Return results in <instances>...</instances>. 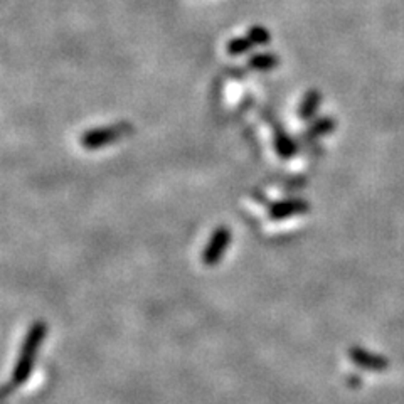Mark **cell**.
<instances>
[{"label":"cell","instance_id":"obj_1","mask_svg":"<svg viewBox=\"0 0 404 404\" xmlns=\"http://www.w3.org/2000/svg\"><path fill=\"white\" fill-rule=\"evenodd\" d=\"M47 335V325L42 320L32 323L29 332L25 333V339L22 342L19 357H17V364L12 372V384L20 386L29 379L30 372H32L34 362H36L37 350L41 349L44 339Z\"/></svg>","mask_w":404,"mask_h":404},{"label":"cell","instance_id":"obj_2","mask_svg":"<svg viewBox=\"0 0 404 404\" xmlns=\"http://www.w3.org/2000/svg\"><path fill=\"white\" fill-rule=\"evenodd\" d=\"M131 133H133V126L130 123L121 121L117 123V125L100 126V129L85 131L81 137V145L86 150H98V148L105 147V145L115 143Z\"/></svg>","mask_w":404,"mask_h":404},{"label":"cell","instance_id":"obj_3","mask_svg":"<svg viewBox=\"0 0 404 404\" xmlns=\"http://www.w3.org/2000/svg\"><path fill=\"white\" fill-rule=\"evenodd\" d=\"M230 243H231L230 227L226 226L216 227L213 234H210L208 246H206V249L202 251V263L208 266L218 265V263L222 260L226 249L230 248Z\"/></svg>","mask_w":404,"mask_h":404},{"label":"cell","instance_id":"obj_4","mask_svg":"<svg viewBox=\"0 0 404 404\" xmlns=\"http://www.w3.org/2000/svg\"><path fill=\"white\" fill-rule=\"evenodd\" d=\"M347 355H349V359L355 364V366L366 369V371L383 372L389 367V361L384 357V355L369 352L367 349H362V347L357 345L350 347V349L347 350Z\"/></svg>","mask_w":404,"mask_h":404},{"label":"cell","instance_id":"obj_5","mask_svg":"<svg viewBox=\"0 0 404 404\" xmlns=\"http://www.w3.org/2000/svg\"><path fill=\"white\" fill-rule=\"evenodd\" d=\"M310 204L305 199H285L278 201L275 204L270 206L268 209V216L273 221H283V219L293 218V216H300V214L309 213Z\"/></svg>","mask_w":404,"mask_h":404},{"label":"cell","instance_id":"obj_6","mask_svg":"<svg viewBox=\"0 0 404 404\" xmlns=\"http://www.w3.org/2000/svg\"><path fill=\"white\" fill-rule=\"evenodd\" d=\"M280 64V58L275 52H258L248 59V68L253 71H271Z\"/></svg>","mask_w":404,"mask_h":404},{"label":"cell","instance_id":"obj_7","mask_svg":"<svg viewBox=\"0 0 404 404\" xmlns=\"http://www.w3.org/2000/svg\"><path fill=\"white\" fill-rule=\"evenodd\" d=\"M320 101H322V95L317 90L307 91L300 103V108H298V117L302 120H311L315 117V113H317Z\"/></svg>","mask_w":404,"mask_h":404},{"label":"cell","instance_id":"obj_8","mask_svg":"<svg viewBox=\"0 0 404 404\" xmlns=\"http://www.w3.org/2000/svg\"><path fill=\"white\" fill-rule=\"evenodd\" d=\"M333 129H335V121H333V118L323 117V118H320V120L311 123V125L309 126V130L305 131V137L307 138L323 137V135H328L331 131H333Z\"/></svg>","mask_w":404,"mask_h":404},{"label":"cell","instance_id":"obj_9","mask_svg":"<svg viewBox=\"0 0 404 404\" xmlns=\"http://www.w3.org/2000/svg\"><path fill=\"white\" fill-rule=\"evenodd\" d=\"M275 148L276 153H278L282 159H290V157L297 152L295 142H293V140L282 130H278L275 133Z\"/></svg>","mask_w":404,"mask_h":404},{"label":"cell","instance_id":"obj_10","mask_svg":"<svg viewBox=\"0 0 404 404\" xmlns=\"http://www.w3.org/2000/svg\"><path fill=\"white\" fill-rule=\"evenodd\" d=\"M253 46L254 44L251 42V39H249L248 36H244V37L231 39V41L227 42L226 49L231 56H243V54H246V52L251 51Z\"/></svg>","mask_w":404,"mask_h":404},{"label":"cell","instance_id":"obj_11","mask_svg":"<svg viewBox=\"0 0 404 404\" xmlns=\"http://www.w3.org/2000/svg\"><path fill=\"white\" fill-rule=\"evenodd\" d=\"M246 36L251 39V42L254 44V46H266V44H270L271 41L270 30H266L263 25H253V28L248 30Z\"/></svg>","mask_w":404,"mask_h":404},{"label":"cell","instance_id":"obj_12","mask_svg":"<svg viewBox=\"0 0 404 404\" xmlns=\"http://www.w3.org/2000/svg\"><path fill=\"white\" fill-rule=\"evenodd\" d=\"M349 377H350V379L347 381V383H349V386H354V388H355V386H361V379H359L357 376H349Z\"/></svg>","mask_w":404,"mask_h":404}]
</instances>
